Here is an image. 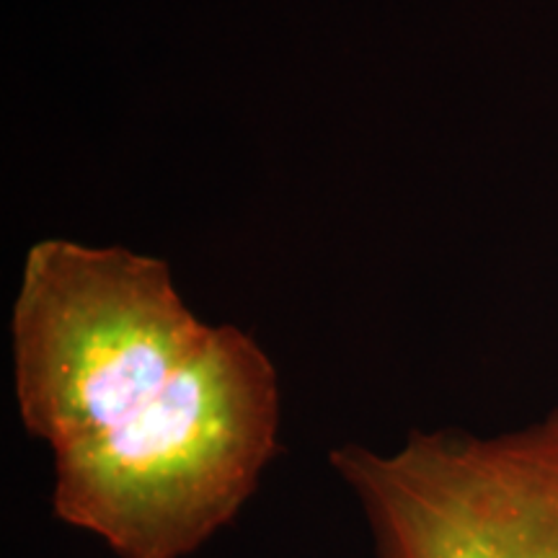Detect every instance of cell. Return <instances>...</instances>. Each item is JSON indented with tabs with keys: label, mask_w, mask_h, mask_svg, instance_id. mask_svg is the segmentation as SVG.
<instances>
[{
	"label": "cell",
	"mask_w": 558,
	"mask_h": 558,
	"mask_svg": "<svg viewBox=\"0 0 558 558\" xmlns=\"http://www.w3.org/2000/svg\"><path fill=\"white\" fill-rule=\"evenodd\" d=\"M213 331L158 256L37 241L11 313L21 424L52 456L78 448L160 393Z\"/></svg>",
	"instance_id": "cell-2"
},
{
	"label": "cell",
	"mask_w": 558,
	"mask_h": 558,
	"mask_svg": "<svg viewBox=\"0 0 558 558\" xmlns=\"http://www.w3.org/2000/svg\"><path fill=\"white\" fill-rule=\"evenodd\" d=\"M329 463L375 558H558V411L497 439L437 429L393 452L341 445Z\"/></svg>",
	"instance_id": "cell-3"
},
{
	"label": "cell",
	"mask_w": 558,
	"mask_h": 558,
	"mask_svg": "<svg viewBox=\"0 0 558 558\" xmlns=\"http://www.w3.org/2000/svg\"><path fill=\"white\" fill-rule=\"evenodd\" d=\"M275 362L239 326L114 429L52 456V512L117 558H186L230 525L279 450Z\"/></svg>",
	"instance_id": "cell-1"
}]
</instances>
